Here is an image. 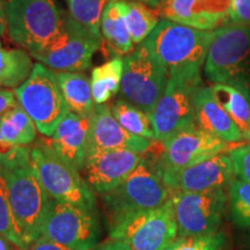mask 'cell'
I'll list each match as a JSON object with an SVG mask.
<instances>
[{
	"label": "cell",
	"mask_w": 250,
	"mask_h": 250,
	"mask_svg": "<svg viewBox=\"0 0 250 250\" xmlns=\"http://www.w3.org/2000/svg\"><path fill=\"white\" fill-rule=\"evenodd\" d=\"M71 18L98 36L101 35V19L110 0H65Z\"/></svg>",
	"instance_id": "f1b7e54d"
},
{
	"label": "cell",
	"mask_w": 250,
	"mask_h": 250,
	"mask_svg": "<svg viewBox=\"0 0 250 250\" xmlns=\"http://www.w3.org/2000/svg\"><path fill=\"white\" fill-rule=\"evenodd\" d=\"M224 233L217 232L210 235L177 236L166 250H225Z\"/></svg>",
	"instance_id": "1f68e13d"
},
{
	"label": "cell",
	"mask_w": 250,
	"mask_h": 250,
	"mask_svg": "<svg viewBox=\"0 0 250 250\" xmlns=\"http://www.w3.org/2000/svg\"><path fill=\"white\" fill-rule=\"evenodd\" d=\"M250 57V27L226 24L214 30L204 74L215 83H234Z\"/></svg>",
	"instance_id": "7c38bea8"
},
{
	"label": "cell",
	"mask_w": 250,
	"mask_h": 250,
	"mask_svg": "<svg viewBox=\"0 0 250 250\" xmlns=\"http://www.w3.org/2000/svg\"><path fill=\"white\" fill-rule=\"evenodd\" d=\"M14 93L37 131L46 138L52 136L70 112L55 72L40 62L35 64L30 77Z\"/></svg>",
	"instance_id": "5b68a950"
},
{
	"label": "cell",
	"mask_w": 250,
	"mask_h": 250,
	"mask_svg": "<svg viewBox=\"0 0 250 250\" xmlns=\"http://www.w3.org/2000/svg\"><path fill=\"white\" fill-rule=\"evenodd\" d=\"M41 236L73 250H92L99 245L100 237L95 210L50 198Z\"/></svg>",
	"instance_id": "ba28073f"
},
{
	"label": "cell",
	"mask_w": 250,
	"mask_h": 250,
	"mask_svg": "<svg viewBox=\"0 0 250 250\" xmlns=\"http://www.w3.org/2000/svg\"><path fill=\"white\" fill-rule=\"evenodd\" d=\"M170 197L159 159L143 155L136 169L120 186L101 195L109 229L133 215L160 208Z\"/></svg>",
	"instance_id": "6da1fadb"
},
{
	"label": "cell",
	"mask_w": 250,
	"mask_h": 250,
	"mask_svg": "<svg viewBox=\"0 0 250 250\" xmlns=\"http://www.w3.org/2000/svg\"><path fill=\"white\" fill-rule=\"evenodd\" d=\"M30 162L50 198L94 208L93 190L76 168L64 161L44 140L30 147Z\"/></svg>",
	"instance_id": "8992f818"
},
{
	"label": "cell",
	"mask_w": 250,
	"mask_h": 250,
	"mask_svg": "<svg viewBox=\"0 0 250 250\" xmlns=\"http://www.w3.org/2000/svg\"><path fill=\"white\" fill-rule=\"evenodd\" d=\"M28 162H30L29 146L12 145L0 133V169H9Z\"/></svg>",
	"instance_id": "d6a6232c"
},
{
	"label": "cell",
	"mask_w": 250,
	"mask_h": 250,
	"mask_svg": "<svg viewBox=\"0 0 250 250\" xmlns=\"http://www.w3.org/2000/svg\"><path fill=\"white\" fill-rule=\"evenodd\" d=\"M35 64L24 49L0 44V88L17 89L30 77Z\"/></svg>",
	"instance_id": "cb8c5ba5"
},
{
	"label": "cell",
	"mask_w": 250,
	"mask_h": 250,
	"mask_svg": "<svg viewBox=\"0 0 250 250\" xmlns=\"http://www.w3.org/2000/svg\"><path fill=\"white\" fill-rule=\"evenodd\" d=\"M111 112L116 121L127 132L155 142L151 115L132 104L127 100H117L112 104Z\"/></svg>",
	"instance_id": "83f0119b"
},
{
	"label": "cell",
	"mask_w": 250,
	"mask_h": 250,
	"mask_svg": "<svg viewBox=\"0 0 250 250\" xmlns=\"http://www.w3.org/2000/svg\"><path fill=\"white\" fill-rule=\"evenodd\" d=\"M234 175L239 180L250 183V145H242L230 149Z\"/></svg>",
	"instance_id": "836d02e7"
},
{
	"label": "cell",
	"mask_w": 250,
	"mask_h": 250,
	"mask_svg": "<svg viewBox=\"0 0 250 250\" xmlns=\"http://www.w3.org/2000/svg\"><path fill=\"white\" fill-rule=\"evenodd\" d=\"M232 0H162L164 19L199 30H215L230 21Z\"/></svg>",
	"instance_id": "ac0fdd59"
},
{
	"label": "cell",
	"mask_w": 250,
	"mask_h": 250,
	"mask_svg": "<svg viewBox=\"0 0 250 250\" xmlns=\"http://www.w3.org/2000/svg\"><path fill=\"white\" fill-rule=\"evenodd\" d=\"M144 154L127 149H110L88 154L83 170L93 191L105 193L117 188L139 165Z\"/></svg>",
	"instance_id": "2e32d148"
},
{
	"label": "cell",
	"mask_w": 250,
	"mask_h": 250,
	"mask_svg": "<svg viewBox=\"0 0 250 250\" xmlns=\"http://www.w3.org/2000/svg\"><path fill=\"white\" fill-rule=\"evenodd\" d=\"M0 250H20L11 240L0 234Z\"/></svg>",
	"instance_id": "ab89813d"
},
{
	"label": "cell",
	"mask_w": 250,
	"mask_h": 250,
	"mask_svg": "<svg viewBox=\"0 0 250 250\" xmlns=\"http://www.w3.org/2000/svg\"><path fill=\"white\" fill-rule=\"evenodd\" d=\"M0 234L11 240L20 250H27L26 245L18 232L11 203H9L8 188L1 173H0Z\"/></svg>",
	"instance_id": "4dcf8cb0"
},
{
	"label": "cell",
	"mask_w": 250,
	"mask_h": 250,
	"mask_svg": "<svg viewBox=\"0 0 250 250\" xmlns=\"http://www.w3.org/2000/svg\"><path fill=\"white\" fill-rule=\"evenodd\" d=\"M169 79V72L145 44L137 45L124 58L121 93L125 100L151 115Z\"/></svg>",
	"instance_id": "30bf717a"
},
{
	"label": "cell",
	"mask_w": 250,
	"mask_h": 250,
	"mask_svg": "<svg viewBox=\"0 0 250 250\" xmlns=\"http://www.w3.org/2000/svg\"><path fill=\"white\" fill-rule=\"evenodd\" d=\"M18 99L15 96V93L8 89L0 88V118L6 111L9 110L11 108L15 107L18 104Z\"/></svg>",
	"instance_id": "8d00e7d4"
},
{
	"label": "cell",
	"mask_w": 250,
	"mask_h": 250,
	"mask_svg": "<svg viewBox=\"0 0 250 250\" xmlns=\"http://www.w3.org/2000/svg\"><path fill=\"white\" fill-rule=\"evenodd\" d=\"M122 11L134 45L145 42L159 23L158 13L144 4L122 0Z\"/></svg>",
	"instance_id": "4316f807"
},
{
	"label": "cell",
	"mask_w": 250,
	"mask_h": 250,
	"mask_svg": "<svg viewBox=\"0 0 250 250\" xmlns=\"http://www.w3.org/2000/svg\"><path fill=\"white\" fill-rule=\"evenodd\" d=\"M64 24V14L54 0H8L7 33L15 44L29 54L54 41Z\"/></svg>",
	"instance_id": "3957f363"
},
{
	"label": "cell",
	"mask_w": 250,
	"mask_h": 250,
	"mask_svg": "<svg viewBox=\"0 0 250 250\" xmlns=\"http://www.w3.org/2000/svg\"><path fill=\"white\" fill-rule=\"evenodd\" d=\"M230 21L235 24L250 26V0H232Z\"/></svg>",
	"instance_id": "e575fe53"
},
{
	"label": "cell",
	"mask_w": 250,
	"mask_h": 250,
	"mask_svg": "<svg viewBox=\"0 0 250 250\" xmlns=\"http://www.w3.org/2000/svg\"><path fill=\"white\" fill-rule=\"evenodd\" d=\"M0 133L15 146H28L36 139L37 129L20 104L11 108L0 118Z\"/></svg>",
	"instance_id": "484cf974"
},
{
	"label": "cell",
	"mask_w": 250,
	"mask_h": 250,
	"mask_svg": "<svg viewBox=\"0 0 250 250\" xmlns=\"http://www.w3.org/2000/svg\"><path fill=\"white\" fill-rule=\"evenodd\" d=\"M230 212L236 226L250 227V183L234 179L229 186Z\"/></svg>",
	"instance_id": "f546056e"
},
{
	"label": "cell",
	"mask_w": 250,
	"mask_h": 250,
	"mask_svg": "<svg viewBox=\"0 0 250 250\" xmlns=\"http://www.w3.org/2000/svg\"><path fill=\"white\" fill-rule=\"evenodd\" d=\"M55 77L68 110L83 117L92 116L95 102L88 77L81 72H55Z\"/></svg>",
	"instance_id": "44dd1931"
},
{
	"label": "cell",
	"mask_w": 250,
	"mask_h": 250,
	"mask_svg": "<svg viewBox=\"0 0 250 250\" xmlns=\"http://www.w3.org/2000/svg\"><path fill=\"white\" fill-rule=\"evenodd\" d=\"M214 99L229 115L243 138L250 142V96L235 83H215L211 87Z\"/></svg>",
	"instance_id": "7402d4cb"
},
{
	"label": "cell",
	"mask_w": 250,
	"mask_h": 250,
	"mask_svg": "<svg viewBox=\"0 0 250 250\" xmlns=\"http://www.w3.org/2000/svg\"><path fill=\"white\" fill-rule=\"evenodd\" d=\"M92 250H131L126 243L120 241L116 239H109L107 241L100 243Z\"/></svg>",
	"instance_id": "74e56055"
},
{
	"label": "cell",
	"mask_w": 250,
	"mask_h": 250,
	"mask_svg": "<svg viewBox=\"0 0 250 250\" xmlns=\"http://www.w3.org/2000/svg\"><path fill=\"white\" fill-rule=\"evenodd\" d=\"M101 35L116 56L129 55L133 50V42L125 24L122 0H110L103 11Z\"/></svg>",
	"instance_id": "603a6c76"
},
{
	"label": "cell",
	"mask_w": 250,
	"mask_h": 250,
	"mask_svg": "<svg viewBox=\"0 0 250 250\" xmlns=\"http://www.w3.org/2000/svg\"><path fill=\"white\" fill-rule=\"evenodd\" d=\"M195 124L226 143H237L243 139L241 131L214 99L211 87H202L197 93Z\"/></svg>",
	"instance_id": "ffe728a7"
},
{
	"label": "cell",
	"mask_w": 250,
	"mask_h": 250,
	"mask_svg": "<svg viewBox=\"0 0 250 250\" xmlns=\"http://www.w3.org/2000/svg\"><path fill=\"white\" fill-rule=\"evenodd\" d=\"M227 149L228 143L192 124L162 143L159 164L161 171L183 169Z\"/></svg>",
	"instance_id": "5bb4252c"
},
{
	"label": "cell",
	"mask_w": 250,
	"mask_h": 250,
	"mask_svg": "<svg viewBox=\"0 0 250 250\" xmlns=\"http://www.w3.org/2000/svg\"><path fill=\"white\" fill-rule=\"evenodd\" d=\"M27 250H73L67 247L57 243L52 240L48 239V237L40 236L39 239L35 240L31 245L28 247Z\"/></svg>",
	"instance_id": "d590c367"
},
{
	"label": "cell",
	"mask_w": 250,
	"mask_h": 250,
	"mask_svg": "<svg viewBox=\"0 0 250 250\" xmlns=\"http://www.w3.org/2000/svg\"><path fill=\"white\" fill-rule=\"evenodd\" d=\"M124 72V58L115 56L110 61L92 71L90 87L95 104H104L121 90Z\"/></svg>",
	"instance_id": "d4e9b609"
},
{
	"label": "cell",
	"mask_w": 250,
	"mask_h": 250,
	"mask_svg": "<svg viewBox=\"0 0 250 250\" xmlns=\"http://www.w3.org/2000/svg\"><path fill=\"white\" fill-rule=\"evenodd\" d=\"M7 1L0 0V37L7 31Z\"/></svg>",
	"instance_id": "f35d334b"
},
{
	"label": "cell",
	"mask_w": 250,
	"mask_h": 250,
	"mask_svg": "<svg viewBox=\"0 0 250 250\" xmlns=\"http://www.w3.org/2000/svg\"><path fill=\"white\" fill-rule=\"evenodd\" d=\"M102 40V36L86 29L70 14H64V24L57 37L44 49L30 55L50 70L81 72L90 66Z\"/></svg>",
	"instance_id": "9c48e42d"
},
{
	"label": "cell",
	"mask_w": 250,
	"mask_h": 250,
	"mask_svg": "<svg viewBox=\"0 0 250 250\" xmlns=\"http://www.w3.org/2000/svg\"><path fill=\"white\" fill-rule=\"evenodd\" d=\"M109 233L111 239L126 243L131 250H166L177 237L171 198L160 208L126 219Z\"/></svg>",
	"instance_id": "8fae6325"
},
{
	"label": "cell",
	"mask_w": 250,
	"mask_h": 250,
	"mask_svg": "<svg viewBox=\"0 0 250 250\" xmlns=\"http://www.w3.org/2000/svg\"><path fill=\"white\" fill-rule=\"evenodd\" d=\"M166 187L174 192H203L225 189L234 180L229 155H214L208 160L177 170L161 171Z\"/></svg>",
	"instance_id": "9a60e30c"
},
{
	"label": "cell",
	"mask_w": 250,
	"mask_h": 250,
	"mask_svg": "<svg viewBox=\"0 0 250 250\" xmlns=\"http://www.w3.org/2000/svg\"><path fill=\"white\" fill-rule=\"evenodd\" d=\"M152 147V140L127 132L116 121L107 104H95L90 117L88 151L87 155L100 151L127 149L145 154Z\"/></svg>",
	"instance_id": "e0dca14e"
},
{
	"label": "cell",
	"mask_w": 250,
	"mask_h": 250,
	"mask_svg": "<svg viewBox=\"0 0 250 250\" xmlns=\"http://www.w3.org/2000/svg\"><path fill=\"white\" fill-rule=\"evenodd\" d=\"M129 1H134V2H139V4H144L148 7H159L161 5L162 0H129Z\"/></svg>",
	"instance_id": "60d3db41"
},
{
	"label": "cell",
	"mask_w": 250,
	"mask_h": 250,
	"mask_svg": "<svg viewBox=\"0 0 250 250\" xmlns=\"http://www.w3.org/2000/svg\"><path fill=\"white\" fill-rule=\"evenodd\" d=\"M0 173L7 184L18 232L28 249L41 236V227L50 197L37 179L31 162L9 169H0Z\"/></svg>",
	"instance_id": "277c9868"
},
{
	"label": "cell",
	"mask_w": 250,
	"mask_h": 250,
	"mask_svg": "<svg viewBox=\"0 0 250 250\" xmlns=\"http://www.w3.org/2000/svg\"><path fill=\"white\" fill-rule=\"evenodd\" d=\"M201 88V72L170 74L167 86L151 114L155 142L164 143L195 124V101Z\"/></svg>",
	"instance_id": "52a82bcc"
},
{
	"label": "cell",
	"mask_w": 250,
	"mask_h": 250,
	"mask_svg": "<svg viewBox=\"0 0 250 250\" xmlns=\"http://www.w3.org/2000/svg\"><path fill=\"white\" fill-rule=\"evenodd\" d=\"M177 236L210 235L223 223L227 195L224 189L171 193Z\"/></svg>",
	"instance_id": "4fadbf2b"
},
{
	"label": "cell",
	"mask_w": 250,
	"mask_h": 250,
	"mask_svg": "<svg viewBox=\"0 0 250 250\" xmlns=\"http://www.w3.org/2000/svg\"><path fill=\"white\" fill-rule=\"evenodd\" d=\"M214 36V30H199L162 19L143 42L170 74L199 73Z\"/></svg>",
	"instance_id": "7a4b0ae2"
},
{
	"label": "cell",
	"mask_w": 250,
	"mask_h": 250,
	"mask_svg": "<svg viewBox=\"0 0 250 250\" xmlns=\"http://www.w3.org/2000/svg\"><path fill=\"white\" fill-rule=\"evenodd\" d=\"M90 117H83L70 111L52 136L44 140L62 160L78 171L83 170L87 158Z\"/></svg>",
	"instance_id": "d6986e66"
}]
</instances>
